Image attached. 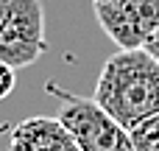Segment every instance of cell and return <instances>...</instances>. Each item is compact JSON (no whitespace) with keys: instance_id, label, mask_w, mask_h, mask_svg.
Returning <instances> with one entry per match:
<instances>
[{"instance_id":"cell-1","label":"cell","mask_w":159,"mask_h":151,"mask_svg":"<svg viewBox=\"0 0 159 151\" xmlns=\"http://www.w3.org/2000/svg\"><path fill=\"white\" fill-rule=\"evenodd\" d=\"M92 98L131 132L159 112V62L145 48H120L103 62Z\"/></svg>"},{"instance_id":"cell-2","label":"cell","mask_w":159,"mask_h":151,"mask_svg":"<svg viewBox=\"0 0 159 151\" xmlns=\"http://www.w3.org/2000/svg\"><path fill=\"white\" fill-rule=\"evenodd\" d=\"M45 90L59 101V120L70 129L78 151H134L131 132L117 123L95 98H84L48 81Z\"/></svg>"},{"instance_id":"cell-3","label":"cell","mask_w":159,"mask_h":151,"mask_svg":"<svg viewBox=\"0 0 159 151\" xmlns=\"http://www.w3.org/2000/svg\"><path fill=\"white\" fill-rule=\"evenodd\" d=\"M48 50L42 0H0V59L28 67Z\"/></svg>"},{"instance_id":"cell-4","label":"cell","mask_w":159,"mask_h":151,"mask_svg":"<svg viewBox=\"0 0 159 151\" xmlns=\"http://www.w3.org/2000/svg\"><path fill=\"white\" fill-rule=\"evenodd\" d=\"M95 17L117 48H145L151 34L159 31V0L95 3Z\"/></svg>"},{"instance_id":"cell-5","label":"cell","mask_w":159,"mask_h":151,"mask_svg":"<svg viewBox=\"0 0 159 151\" xmlns=\"http://www.w3.org/2000/svg\"><path fill=\"white\" fill-rule=\"evenodd\" d=\"M8 151H78L70 129L56 118H25L11 129Z\"/></svg>"},{"instance_id":"cell-6","label":"cell","mask_w":159,"mask_h":151,"mask_svg":"<svg viewBox=\"0 0 159 151\" xmlns=\"http://www.w3.org/2000/svg\"><path fill=\"white\" fill-rule=\"evenodd\" d=\"M134 151H159V112L131 129Z\"/></svg>"},{"instance_id":"cell-7","label":"cell","mask_w":159,"mask_h":151,"mask_svg":"<svg viewBox=\"0 0 159 151\" xmlns=\"http://www.w3.org/2000/svg\"><path fill=\"white\" fill-rule=\"evenodd\" d=\"M14 84H17V67L0 59V101L14 92Z\"/></svg>"},{"instance_id":"cell-8","label":"cell","mask_w":159,"mask_h":151,"mask_svg":"<svg viewBox=\"0 0 159 151\" xmlns=\"http://www.w3.org/2000/svg\"><path fill=\"white\" fill-rule=\"evenodd\" d=\"M145 50H148V53L159 62V31H154V34H151V39L145 42Z\"/></svg>"},{"instance_id":"cell-9","label":"cell","mask_w":159,"mask_h":151,"mask_svg":"<svg viewBox=\"0 0 159 151\" xmlns=\"http://www.w3.org/2000/svg\"><path fill=\"white\" fill-rule=\"evenodd\" d=\"M92 3H109V0H92Z\"/></svg>"}]
</instances>
